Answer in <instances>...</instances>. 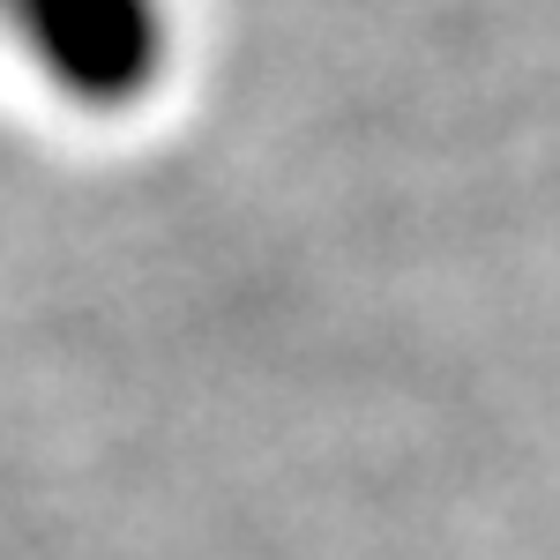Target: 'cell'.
Returning <instances> with one entry per match:
<instances>
[{
    "mask_svg": "<svg viewBox=\"0 0 560 560\" xmlns=\"http://www.w3.org/2000/svg\"><path fill=\"white\" fill-rule=\"evenodd\" d=\"M38 52L75 90H120L142 83L158 52V8L150 0H15Z\"/></svg>",
    "mask_w": 560,
    "mask_h": 560,
    "instance_id": "6da1fadb",
    "label": "cell"
}]
</instances>
